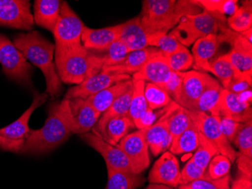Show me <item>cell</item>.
Returning <instances> with one entry per match:
<instances>
[{"label":"cell","instance_id":"48","mask_svg":"<svg viewBox=\"0 0 252 189\" xmlns=\"http://www.w3.org/2000/svg\"><path fill=\"white\" fill-rule=\"evenodd\" d=\"M237 165L239 171L248 178L252 179V158L239 153L237 156Z\"/></svg>","mask_w":252,"mask_h":189},{"label":"cell","instance_id":"29","mask_svg":"<svg viewBox=\"0 0 252 189\" xmlns=\"http://www.w3.org/2000/svg\"><path fill=\"white\" fill-rule=\"evenodd\" d=\"M132 94L133 87L122 95L110 105V107L106 112L101 113L102 116L97 121V124H96V127L94 128L93 133L98 135L99 136H101L102 133L104 132V127L110 119L120 115L128 114Z\"/></svg>","mask_w":252,"mask_h":189},{"label":"cell","instance_id":"45","mask_svg":"<svg viewBox=\"0 0 252 189\" xmlns=\"http://www.w3.org/2000/svg\"><path fill=\"white\" fill-rule=\"evenodd\" d=\"M186 72H171V76L167 80L165 84L161 86L171 99H173L175 103L179 100L182 90L183 80Z\"/></svg>","mask_w":252,"mask_h":189},{"label":"cell","instance_id":"37","mask_svg":"<svg viewBox=\"0 0 252 189\" xmlns=\"http://www.w3.org/2000/svg\"><path fill=\"white\" fill-rule=\"evenodd\" d=\"M150 46H155L162 52L164 56H168L181 49L183 45L170 34L156 33L151 34Z\"/></svg>","mask_w":252,"mask_h":189},{"label":"cell","instance_id":"43","mask_svg":"<svg viewBox=\"0 0 252 189\" xmlns=\"http://www.w3.org/2000/svg\"><path fill=\"white\" fill-rule=\"evenodd\" d=\"M227 56L233 68L239 72L252 71V52L232 49Z\"/></svg>","mask_w":252,"mask_h":189},{"label":"cell","instance_id":"21","mask_svg":"<svg viewBox=\"0 0 252 189\" xmlns=\"http://www.w3.org/2000/svg\"><path fill=\"white\" fill-rule=\"evenodd\" d=\"M119 39V27H109L102 29H91L85 27L81 41L87 50L104 52L113 42Z\"/></svg>","mask_w":252,"mask_h":189},{"label":"cell","instance_id":"7","mask_svg":"<svg viewBox=\"0 0 252 189\" xmlns=\"http://www.w3.org/2000/svg\"><path fill=\"white\" fill-rule=\"evenodd\" d=\"M48 94H37L32 104L18 120L0 129V149L5 151L21 153L31 133L29 120L34 111L46 101Z\"/></svg>","mask_w":252,"mask_h":189},{"label":"cell","instance_id":"40","mask_svg":"<svg viewBox=\"0 0 252 189\" xmlns=\"http://www.w3.org/2000/svg\"><path fill=\"white\" fill-rule=\"evenodd\" d=\"M252 121L249 120L243 123V127L239 130L233 143L243 155L252 158Z\"/></svg>","mask_w":252,"mask_h":189},{"label":"cell","instance_id":"20","mask_svg":"<svg viewBox=\"0 0 252 189\" xmlns=\"http://www.w3.org/2000/svg\"><path fill=\"white\" fill-rule=\"evenodd\" d=\"M171 72L167 58L161 52L147 61L138 72L133 75L132 79L149 81L161 87L169 79Z\"/></svg>","mask_w":252,"mask_h":189},{"label":"cell","instance_id":"38","mask_svg":"<svg viewBox=\"0 0 252 189\" xmlns=\"http://www.w3.org/2000/svg\"><path fill=\"white\" fill-rule=\"evenodd\" d=\"M165 57L172 72H183L193 64V57L184 45L176 52Z\"/></svg>","mask_w":252,"mask_h":189},{"label":"cell","instance_id":"51","mask_svg":"<svg viewBox=\"0 0 252 189\" xmlns=\"http://www.w3.org/2000/svg\"><path fill=\"white\" fill-rule=\"evenodd\" d=\"M178 189H181V188L180 187V186H179V187L178 188Z\"/></svg>","mask_w":252,"mask_h":189},{"label":"cell","instance_id":"49","mask_svg":"<svg viewBox=\"0 0 252 189\" xmlns=\"http://www.w3.org/2000/svg\"><path fill=\"white\" fill-rule=\"evenodd\" d=\"M230 189H252V180L245 176L235 181Z\"/></svg>","mask_w":252,"mask_h":189},{"label":"cell","instance_id":"30","mask_svg":"<svg viewBox=\"0 0 252 189\" xmlns=\"http://www.w3.org/2000/svg\"><path fill=\"white\" fill-rule=\"evenodd\" d=\"M163 116L168 123V130L172 141L184 133L191 123L188 111L176 103L175 105V102L170 106L169 112Z\"/></svg>","mask_w":252,"mask_h":189},{"label":"cell","instance_id":"41","mask_svg":"<svg viewBox=\"0 0 252 189\" xmlns=\"http://www.w3.org/2000/svg\"><path fill=\"white\" fill-rule=\"evenodd\" d=\"M230 167L231 163L229 158L220 153L211 160L206 168V172L211 180H219L229 174Z\"/></svg>","mask_w":252,"mask_h":189},{"label":"cell","instance_id":"17","mask_svg":"<svg viewBox=\"0 0 252 189\" xmlns=\"http://www.w3.org/2000/svg\"><path fill=\"white\" fill-rule=\"evenodd\" d=\"M131 79L133 94L128 114L134 122L135 127L138 129H145L154 124L156 117L153 110L149 109L144 98L145 82L140 79Z\"/></svg>","mask_w":252,"mask_h":189},{"label":"cell","instance_id":"31","mask_svg":"<svg viewBox=\"0 0 252 189\" xmlns=\"http://www.w3.org/2000/svg\"><path fill=\"white\" fill-rule=\"evenodd\" d=\"M108 180L105 189H136L142 186L144 180L139 174L119 171L107 167Z\"/></svg>","mask_w":252,"mask_h":189},{"label":"cell","instance_id":"26","mask_svg":"<svg viewBox=\"0 0 252 189\" xmlns=\"http://www.w3.org/2000/svg\"><path fill=\"white\" fill-rule=\"evenodd\" d=\"M133 87L132 79L118 82L86 99L99 113H103L119 97Z\"/></svg>","mask_w":252,"mask_h":189},{"label":"cell","instance_id":"13","mask_svg":"<svg viewBox=\"0 0 252 189\" xmlns=\"http://www.w3.org/2000/svg\"><path fill=\"white\" fill-rule=\"evenodd\" d=\"M252 90L235 94L223 89L220 95V117H226L239 123L252 120Z\"/></svg>","mask_w":252,"mask_h":189},{"label":"cell","instance_id":"28","mask_svg":"<svg viewBox=\"0 0 252 189\" xmlns=\"http://www.w3.org/2000/svg\"><path fill=\"white\" fill-rule=\"evenodd\" d=\"M223 88L215 79L198 99L192 112H202L212 116H220V102Z\"/></svg>","mask_w":252,"mask_h":189},{"label":"cell","instance_id":"25","mask_svg":"<svg viewBox=\"0 0 252 189\" xmlns=\"http://www.w3.org/2000/svg\"><path fill=\"white\" fill-rule=\"evenodd\" d=\"M145 139L149 149L154 156H157L163 151L169 149L172 143L168 123L162 116L158 121L144 129Z\"/></svg>","mask_w":252,"mask_h":189},{"label":"cell","instance_id":"39","mask_svg":"<svg viewBox=\"0 0 252 189\" xmlns=\"http://www.w3.org/2000/svg\"><path fill=\"white\" fill-rule=\"evenodd\" d=\"M104 52H106L105 55H102L104 59L103 68L120 65L131 52L120 39L113 42Z\"/></svg>","mask_w":252,"mask_h":189},{"label":"cell","instance_id":"44","mask_svg":"<svg viewBox=\"0 0 252 189\" xmlns=\"http://www.w3.org/2000/svg\"><path fill=\"white\" fill-rule=\"evenodd\" d=\"M230 175L219 180H198L185 186H180L182 189H230Z\"/></svg>","mask_w":252,"mask_h":189},{"label":"cell","instance_id":"34","mask_svg":"<svg viewBox=\"0 0 252 189\" xmlns=\"http://www.w3.org/2000/svg\"><path fill=\"white\" fill-rule=\"evenodd\" d=\"M228 25L235 32L242 33L252 28V9L251 2H246L243 6L227 19Z\"/></svg>","mask_w":252,"mask_h":189},{"label":"cell","instance_id":"47","mask_svg":"<svg viewBox=\"0 0 252 189\" xmlns=\"http://www.w3.org/2000/svg\"><path fill=\"white\" fill-rule=\"evenodd\" d=\"M243 123H239L235 120L226 117H220V126L226 139L230 143H233L236 135L243 127Z\"/></svg>","mask_w":252,"mask_h":189},{"label":"cell","instance_id":"36","mask_svg":"<svg viewBox=\"0 0 252 189\" xmlns=\"http://www.w3.org/2000/svg\"><path fill=\"white\" fill-rule=\"evenodd\" d=\"M217 154H219V152L213 143L199 133V145L191 159L199 167L206 169L209 162Z\"/></svg>","mask_w":252,"mask_h":189},{"label":"cell","instance_id":"6","mask_svg":"<svg viewBox=\"0 0 252 189\" xmlns=\"http://www.w3.org/2000/svg\"><path fill=\"white\" fill-rule=\"evenodd\" d=\"M85 27L83 21L68 5L67 2H63L61 8L60 16L53 34L55 39V53L68 52L81 48L83 46L81 43L82 34Z\"/></svg>","mask_w":252,"mask_h":189},{"label":"cell","instance_id":"4","mask_svg":"<svg viewBox=\"0 0 252 189\" xmlns=\"http://www.w3.org/2000/svg\"><path fill=\"white\" fill-rule=\"evenodd\" d=\"M55 65L62 82L79 85L98 74L104 67V59L102 55L90 53L83 45L74 50L55 53Z\"/></svg>","mask_w":252,"mask_h":189},{"label":"cell","instance_id":"19","mask_svg":"<svg viewBox=\"0 0 252 189\" xmlns=\"http://www.w3.org/2000/svg\"><path fill=\"white\" fill-rule=\"evenodd\" d=\"M119 39L130 52L145 49L150 46L149 34L141 25L139 15L118 25Z\"/></svg>","mask_w":252,"mask_h":189},{"label":"cell","instance_id":"8","mask_svg":"<svg viewBox=\"0 0 252 189\" xmlns=\"http://www.w3.org/2000/svg\"><path fill=\"white\" fill-rule=\"evenodd\" d=\"M0 64L2 72L18 83L31 85L32 66L8 38L0 34Z\"/></svg>","mask_w":252,"mask_h":189},{"label":"cell","instance_id":"5","mask_svg":"<svg viewBox=\"0 0 252 189\" xmlns=\"http://www.w3.org/2000/svg\"><path fill=\"white\" fill-rule=\"evenodd\" d=\"M225 17L216 12L203 10L201 13L188 15L181 19L176 28L169 33L181 45L189 46L199 39L217 34Z\"/></svg>","mask_w":252,"mask_h":189},{"label":"cell","instance_id":"15","mask_svg":"<svg viewBox=\"0 0 252 189\" xmlns=\"http://www.w3.org/2000/svg\"><path fill=\"white\" fill-rule=\"evenodd\" d=\"M215 79L204 72L196 71L186 72L183 80L181 96L177 105L192 112L201 95Z\"/></svg>","mask_w":252,"mask_h":189},{"label":"cell","instance_id":"46","mask_svg":"<svg viewBox=\"0 0 252 189\" xmlns=\"http://www.w3.org/2000/svg\"><path fill=\"white\" fill-rule=\"evenodd\" d=\"M252 87V71L240 72L237 71L226 90L235 94H241L250 90Z\"/></svg>","mask_w":252,"mask_h":189},{"label":"cell","instance_id":"12","mask_svg":"<svg viewBox=\"0 0 252 189\" xmlns=\"http://www.w3.org/2000/svg\"><path fill=\"white\" fill-rule=\"evenodd\" d=\"M128 79H131L130 75L111 73L101 70L98 74L87 78L80 84L70 88L64 99H87L89 96H94L116 83Z\"/></svg>","mask_w":252,"mask_h":189},{"label":"cell","instance_id":"14","mask_svg":"<svg viewBox=\"0 0 252 189\" xmlns=\"http://www.w3.org/2000/svg\"><path fill=\"white\" fill-rule=\"evenodd\" d=\"M81 138L86 144L101 154L105 160L107 167L119 171L133 173L128 157L120 148L107 143L94 133H84L81 135Z\"/></svg>","mask_w":252,"mask_h":189},{"label":"cell","instance_id":"10","mask_svg":"<svg viewBox=\"0 0 252 189\" xmlns=\"http://www.w3.org/2000/svg\"><path fill=\"white\" fill-rule=\"evenodd\" d=\"M116 146L128 157L134 174H140L150 166L149 148L144 129H138L125 136Z\"/></svg>","mask_w":252,"mask_h":189},{"label":"cell","instance_id":"33","mask_svg":"<svg viewBox=\"0 0 252 189\" xmlns=\"http://www.w3.org/2000/svg\"><path fill=\"white\" fill-rule=\"evenodd\" d=\"M211 72L215 75L221 82L223 89H226L230 81L237 72L228 58L227 54L215 58L210 62Z\"/></svg>","mask_w":252,"mask_h":189},{"label":"cell","instance_id":"22","mask_svg":"<svg viewBox=\"0 0 252 189\" xmlns=\"http://www.w3.org/2000/svg\"><path fill=\"white\" fill-rule=\"evenodd\" d=\"M161 52H162L156 47H147L145 49L133 51L128 54V56L120 65L104 67L101 70L111 73L134 75L142 68L147 61Z\"/></svg>","mask_w":252,"mask_h":189},{"label":"cell","instance_id":"18","mask_svg":"<svg viewBox=\"0 0 252 189\" xmlns=\"http://www.w3.org/2000/svg\"><path fill=\"white\" fill-rule=\"evenodd\" d=\"M69 100L73 116V134L87 133L97 124L101 113L97 112L86 99L76 98Z\"/></svg>","mask_w":252,"mask_h":189},{"label":"cell","instance_id":"9","mask_svg":"<svg viewBox=\"0 0 252 189\" xmlns=\"http://www.w3.org/2000/svg\"><path fill=\"white\" fill-rule=\"evenodd\" d=\"M188 113L192 124L197 128L199 133L213 143L219 153L226 156L230 162H234L237 153L222 132L220 116L190 111H188Z\"/></svg>","mask_w":252,"mask_h":189},{"label":"cell","instance_id":"2","mask_svg":"<svg viewBox=\"0 0 252 189\" xmlns=\"http://www.w3.org/2000/svg\"><path fill=\"white\" fill-rule=\"evenodd\" d=\"M13 43L27 60L42 71L46 81L45 93L52 98L60 96L63 87L53 62L55 45L38 31L18 34Z\"/></svg>","mask_w":252,"mask_h":189},{"label":"cell","instance_id":"35","mask_svg":"<svg viewBox=\"0 0 252 189\" xmlns=\"http://www.w3.org/2000/svg\"><path fill=\"white\" fill-rule=\"evenodd\" d=\"M144 94L149 109L151 110L165 107L172 102V99L163 89L151 82H145Z\"/></svg>","mask_w":252,"mask_h":189},{"label":"cell","instance_id":"27","mask_svg":"<svg viewBox=\"0 0 252 189\" xmlns=\"http://www.w3.org/2000/svg\"><path fill=\"white\" fill-rule=\"evenodd\" d=\"M134 127L135 125L128 114L120 115L107 121L100 137L107 143L117 146Z\"/></svg>","mask_w":252,"mask_h":189},{"label":"cell","instance_id":"23","mask_svg":"<svg viewBox=\"0 0 252 189\" xmlns=\"http://www.w3.org/2000/svg\"><path fill=\"white\" fill-rule=\"evenodd\" d=\"M62 3L60 0H36L33 5L34 22L54 34Z\"/></svg>","mask_w":252,"mask_h":189},{"label":"cell","instance_id":"24","mask_svg":"<svg viewBox=\"0 0 252 189\" xmlns=\"http://www.w3.org/2000/svg\"><path fill=\"white\" fill-rule=\"evenodd\" d=\"M220 43L218 34H210L196 41L192 49L193 68L211 72V59L216 53Z\"/></svg>","mask_w":252,"mask_h":189},{"label":"cell","instance_id":"3","mask_svg":"<svg viewBox=\"0 0 252 189\" xmlns=\"http://www.w3.org/2000/svg\"><path fill=\"white\" fill-rule=\"evenodd\" d=\"M194 1L188 0H145L143 1L140 20L149 34H168L183 18L202 12Z\"/></svg>","mask_w":252,"mask_h":189},{"label":"cell","instance_id":"50","mask_svg":"<svg viewBox=\"0 0 252 189\" xmlns=\"http://www.w3.org/2000/svg\"><path fill=\"white\" fill-rule=\"evenodd\" d=\"M144 189H172L169 186L161 184H150Z\"/></svg>","mask_w":252,"mask_h":189},{"label":"cell","instance_id":"16","mask_svg":"<svg viewBox=\"0 0 252 189\" xmlns=\"http://www.w3.org/2000/svg\"><path fill=\"white\" fill-rule=\"evenodd\" d=\"M181 170L179 163L173 153L165 152L154 163L149 173L151 184H161L169 187L179 186Z\"/></svg>","mask_w":252,"mask_h":189},{"label":"cell","instance_id":"11","mask_svg":"<svg viewBox=\"0 0 252 189\" xmlns=\"http://www.w3.org/2000/svg\"><path fill=\"white\" fill-rule=\"evenodd\" d=\"M33 25L28 0H0V26L31 31Z\"/></svg>","mask_w":252,"mask_h":189},{"label":"cell","instance_id":"1","mask_svg":"<svg viewBox=\"0 0 252 189\" xmlns=\"http://www.w3.org/2000/svg\"><path fill=\"white\" fill-rule=\"evenodd\" d=\"M71 134L73 122L70 100L64 99L50 105L47 119L41 129H31L21 153H48L64 143Z\"/></svg>","mask_w":252,"mask_h":189},{"label":"cell","instance_id":"42","mask_svg":"<svg viewBox=\"0 0 252 189\" xmlns=\"http://www.w3.org/2000/svg\"><path fill=\"white\" fill-rule=\"evenodd\" d=\"M208 179L210 178L208 176L206 169L199 167L190 159L181 171L179 186H185L196 180Z\"/></svg>","mask_w":252,"mask_h":189},{"label":"cell","instance_id":"32","mask_svg":"<svg viewBox=\"0 0 252 189\" xmlns=\"http://www.w3.org/2000/svg\"><path fill=\"white\" fill-rule=\"evenodd\" d=\"M199 130L191 122L188 129L172 141L170 152L173 154H181L194 151L199 145Z\"/></svg>","mask_w":252,"mask_h":189}]
</instances>
